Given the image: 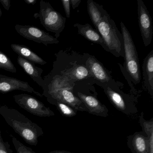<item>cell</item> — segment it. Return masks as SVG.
<instances>
[{
	"mask_svg": "<svg viewBox=\"0 0 153 153\" xmlns=\"http://www.w3.org/2000/svg\"><path fill=\"white\" fill-rule=\"evenodd\" d=\"M43 96L52 104L55 102L64 103L77 111L88 112L82 101L74 93L75 83L63 74L53 69L44 77Z\"/></svg>",
	"mask_w": 153,
	"mask_h": 153,
	"instance_id": "cell-1",
	"label": "cell"
},
{
	"mask_svg": "<svg viewBox=\"0 0 153 153\" xmlns=\"http://www.w3.org/2000/svg\"><path fill=\"white\" fill-rule=\"evenodd\" d=\"M88 54L80 55L75 52L69 53L61 50L55 54L53 69L68 77L75 83L92 80L94 78L85 65Z\"/></svg>",
	"mask_w": 153,
	"mask_h": 153,
	"instance_id": "cell-2",
	"label": "cell"
},
{
	"mask_svg": "<svg viewBox=\"0 0 153 153\" xmlns=\"http://www.w3.org/2000/svg\"><path fill=\"white\" fill-rule=\"evenodd\" d=\"M0 115L27 143L31 146H37L38 138L44 135L42 129L38 124L16 109L6 105H0Z\"/></svg>",
	"mask_w": 153,
	"mask_h": 153,
	"instance_id": "cell-3",
	"label": "cell"
},
{
	"mask_svg": "<svg viewBox=\"0 0 153 153\" xmlns=\"http://www.w3.org/2000/svg\"><path fill=\"white\" fill-rule=\"evenodd\" d=\"M121 33L124 45V68L119 64L121 70L127 80L137 85L141 80L140 65L136 46L131 35L123 22H121Z\"/></svg>",
	"mask_w": 153,
	"mask_h": 153,
	"instance_id": "cell-4",
	"label": "cell"
},
{
	"mask_svg": "<svg viewBox=\"0 0 153 153\" xmlns=\"http://www.w3.org/2000/svg\"><path fill=\"white\" fill-rule=\"evenodd\" d=\"M96 30L103 39L111 53L116 58L124 57V45L122 34L117 28L114 21L108 13L98 24Z\"/></svg>",
	"mask_w": 153,
	"mask_h": 153,
	"instance_id": "cell-5",
	"label": "cell"
},
{
	"mask_svg": "<svg viewBox=\"0 0 153 153\" xmlns=\"http://www.w3.org/2000/svg\"><path fill=\"white\" fill-rule=\"evenodd\" d=\"M34 16L39 17L43 26L49 32L55 33L57 39L65 28L66 18L55 10L50 3L43 0L40 1L39 13H36Z\"/></svg>",
	"mask_w": 153,
	"mask_h": 153,
	"instance_id": "cell-6",
	"label": "cell"
},
{
	"mask_svg": "<svg viewBox=\"0 0 153 153\" xmlns=\"http://www.w3.org/2000/svg\"><path fill=\"white\" fill-rule=\"evenodd\" d=\"M101 87L110 102L117 110L127 114L131 113L132 108H135L131 99L128 95L120 90L115 80L109 84H103Z\"/></svg>",
	"mask_w": 153,
	"mask_h": 153,
	"instance_id": "cell-7",
	"label": "cell"
},
{
	"mask_svg": "<svg viewBox=\"0 0 153 153\" xmlns=\"http://www.w3.org/2000/svg\"><path fill=\"white\" fill-rule=\"evenodd\" d=\"M13 98L20 107L36 116L49 117L55 115L50 107H46L43 103L33 96L21 94L15 95Z\"/></svg>",
	"mask_w": 153,
	"mask_h": 153,
	"instance_id": "cell-8",
	"label": "cell"
},
{
	"mask_svg": "<svg viewBox=\"0 0 153 153\" xmlns=\"http://www.w3.org/2000/svg\"><path fill=\"white\" fill-rule=\"evenodd\" d=\"M15 29L19 35L26 39L42 43L47 46L48 44H58V39L49 33L33 26L16 25Z\"/></svg>",
	"mask_w": 153,
	"mask_h": 153,
	"instance_id": "cell-9",
	"label": "cell"
},
{
	"mask_svg": "<svg viewBox=\"0 0 153 153\" xmlns=\"http://www.w3.org/2000/svg\"><path fill=\"white\" fill-rule=\"evenodd\" d=\"M139 26L145 47L151 44L153 37V25L151 16L142 0H137Z\"/></svg>",
	"mask_w": 153,
	"mask_h": 153,
	"instance_id": "cell-10",
	"label": "cell"
},
{
	"mask_svg": "<svg viewBox=\"0 0 153 153\" xmlns=\"http://www.w3.org/2000/svg\"><path fill=\"white\" fill-rule=\"evenodd\" d=\"M85 65L97 85L109 84L114 80L111 73L95 56L88 54Z\"/></svg>",
	"mask_w": 153,
	"mask_h": 153,
	"instance_id": "cell-11",
	"label": "cell"
},
{
	"mask_svg": "<svg viewBox=\"0 0 153 153\" xmlns=\"http://www.w3.org/2000/svg\"><path fill=\"white\" fill-rule=\"evenodd\" d=\"M15 90L28 92L41 97H43L42 94L36 91L27 82L0 74V93L6 94Z\"/></svg>",
	"mask_w": 153,
	"mask_h": 153,
	"instance_id": "cell-12",
	"label": "cell"
},
{
	"mask_svg": "<svg viewBox=\"0 0 153 153\" xmlns=\"http://www.w3.org/2000/svg\"><path fill=\"white\" fill-rule=\"evenodd\" d=\"M74 93L84 104L88 113L101 117H106L108 116L109 111L107 107L95 97L74 90Z\"/></svg>",
	"mask_w": 153,
	"mask_h": 153,
	"instance_id": "cell-13",
	"label": "cell"
},
{
	"mask_svg": "<svg viewBox=\"0 0 153 153\" xmlns=\"http://www.w3.org/2000/svg\"><path fill=\"white\" fill-rule=\"evenodd\" d=\"M127 144L132 153H153L147 136L140 132H136L128 137Z\"/></svg>",
	"mask_w": 153,
	"mask_h": 153,
	"instance_id": "cell-14",
	"label": "cell"
},
{
	"mask_svg": "<svg viewBox=\"0 0 153 153\" xmlns=\"http://www.w3.org/2000/svg\"><path fill=\"white\" fill-rule=\"evenodd\" d=\"M74 27L77 29L78 33L90 42L100 45L105 51L109 52V50L104 42L103 39L98 31L94 29L89 24L85 25L76 23Z\"/></svg>",
	"mask_w": 153,
	"mask_h": 153,
	"instance_id": "cell-15",
	"label": "cell"
},
{
	"mask_svg": "<svg viewBox=\"0 0 153 153\" xmlns=\"http://www.w3.org/2000/svg\"><path fill=\"white\" fill-rule=\"evenodd\" d=\"M17 62L26 73L30 76L36 83L42 88L44 85V80L42 78V74L43 72V70L41 68H38L33 62L20 56L18 57Z\"/></svg>",
	"mask_w": 153,
	"mask_h": 153,
	"instance_id": "cell-16",
	"label": "cell"
},
{
	"mask_svg": "<svg viewBox=\"0 0 153 153\" xmlns=\"http://www.w3.org/2000/svg\"><path fill=\"white\" fill-rule=\"evenodd\" d=\"M143 75L145 87L153 97V50H151L143 62Z\"/></svg>",
	"mask_w": 153,
	"mask_h": 153,
	"instance_id": "cell-17",
	"label": "cell"
},
{
	"mask_svg": "<svg viewBox=\"0 0 153 153\" xmlns=\"http://www.w3.org/2000/svg\"><path fill=\"white\" fill-rule=\"evenodd\" d=\"M10 47L14 52L18 54L19 56H21L33 63L41 65H45L47 63L44 60L36 53H35L25 45L12 44L10 45Z\"/></svg>",
	"mask_w": 153,
	"mask_h": 153,
	"instance_id": "cell-18",
	"label": "cell"
},
{
	"mask_svg": "<svg viewBox=\"0 0 153 153\" xmlns=\"http://www.w3.org/2000/svg\"><path fill=\"white\" fill-rule=\"evenodd\" d=\"M87 10L90 19L96 29L98 24L108 12L103 8L102 6L93 0L88 1Z\"/></svg>",
	"mask_w": 153,
	"mask_h": 153,
	"instance_id": "cell-19",
	"label": "cell"
},
{
	"mask_svg": "<svg viewBox=\"0 0 153 153\" xmlns=\"http://www.w3.org/2000/svg\"><path fill=\"white\" fill-rule=\"evenodd\" d=\"M52 105H56L61 114L65 117H74L76 114L77 111L64 103L55 102Z\"/></svg>",
	"mask_w": 153,
	"mask_h": 153,
	"instance_id": "cell-20",
	"label": "cell"
},
{
	"mask_svg": "<svg viewBox=\"0 0 153 153\" xmlns=\"http://www.w3.org/2000/svg\"><path fill=\"white\" fill-rule=\"evenodd\" d=\"M0 68L12 73L17 72L16 68L12 61L5 53L0 51Z\"/></svg>",
	"mask_w": 153,
	"mask_h": 153,
	"instance_id": "cell-21",
	"label": "cell"
},
{
	"mask_svg": "<svg viewBox=\"0 0 153 153\" xmlns=\"http://www.w3.org/2000/svg\"><path fill=\"white\" fill-rule=\"evenodd\" d=\"M10 137L12 138V143L17 153H36L32 148L25 146L13 135H10Z\"/></svg>",
	"mask_w": 153,
	"mask_h": 153,
	"instance_id": "cell-22",
	"label": "cell"
},
{
	"mask_svg": "<svg viewBox=\"0 0 153 153\" xmlns=\"http://www.w3.org/2000/svg\"><path fill=\"white\" fill-rule=\"evenodd\" d=\"M10 146L8 142H5L3 140L0 130V153H13Z\"/></svg>",
	"mask_w": 153,
	"mask_h": 153,
	"instance_id": "cell-23",
	"label": "cell"
},
{
	"mask_svg": "<svg viewBox=\"0 0 153 153\" xmlns=\"http://www.w3.org/2000/svg\"><path fill=\"white\" fill-rule=\"evenodd\" d=\"M62 3L66 14L67 18H70L71 16V3L70 0H62Z\"/></svg>",
	"mask_w": 153,
	"mask_h": 153,
	"instance_id": "cell-24",
	"label": "cell"
},
{
	"mask_svg": "<svg viewBox=\"0 0 153 153\" xmlns=\"http://www.w3.org/2000/svg\"><path fill=\"white\" fill-rule=\"evenodd\" d=\"M0 2L5 10L8 11L10 7V0H0Z\"/></svg>",
	"mask_w": 153,
	"mask_h": 153,
	"instance_id": "cell-25",
	"label": "cell"
},
{
	"mask_svg": "<svg viewBox=\"0 0 153 153\" xmlns=\"http://www.w3.org/2000/svg\"><path fill=\"white\" fill-rule=\"evenodd\" d=\"M81 2V0H71L70 1L71 5L72 6L73 9H75L78 7Z\"/></svg>",
	"mask_w": 153,
	"mask_h": 153,
	"instance_id": "cell-26",
	"label": "cell"
},
{
	"mask_svg": "<svg viewBox=\"0 0 153 153\" xmlns=\"http://www.w3.org/2000/svg\"><path fill=\"white\" fill-rule=\"evenodd\" d=\"M25 1L27 4L34 5L36 3L37 0H25Z\"/></svg>",
	"mask_w": 153,
	"mask_h": 153,
	"instance_id": "cell-27",
	"label": "cell"
},
{
	"mask_svg": "<svg viewBox=\"0 0 153 153\" xmlns=\"http://www.w3.org/2000/svg\"><path fill=\"white\" fill-rule=\"evenodd\" d=\"M49 153H73L72 152H68V151H63V150H55L51 152H49Z\"/></svg>",
	"mask_w": 153,
	"mask_h": 153,
	"instance_id": "cell-28",
	"label": "cell"
},
{
	"mask_svg": "<svg viewBox=\"0 0 153 153\" xmlns=\"http://www.w3.org/2000/svg\"><path fill=\"white\" fill-rule=\"evenodd\" d=\"M2 11H1V9H0V17H1V16H2Z\"/></svg>",
	"mask_w": 153,
	"mask_h": 153,
	"instance_id": "cell-29",
	"label": "cell"
}]
</instances>
